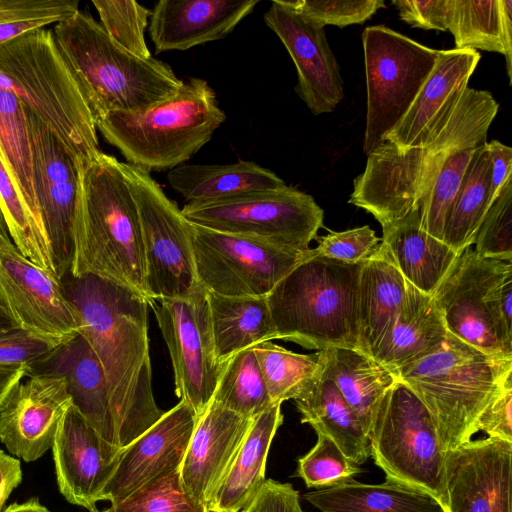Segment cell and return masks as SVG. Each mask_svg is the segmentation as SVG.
<instances>
[{"label": "cell", "instance_id": "obj_1", "mask_svg": "<svg viewBox=\"0 0 512 512\" xmlns=\"http://www.w3.org/2000/svg\"><path fill=\"white\" fill-rule=\"evenodd\" d=\"M78 330L98 357L107 381L117 446L127 447L164 414L154 399L148 337L149 301L95 275L62 279Z\"/></svg>", "mask_w": 512, "mask_h": 512}, {"label": "cell", "instance_id": "obj_2", "mask_svg": "<svg viewBox=\"0 0 512 512\" xmlns=\"http://www.w3.org/2000/svg\"><path fill=\"white\" fill-rule=\"evenodd\" d=\"M499 105L489 91L467 88L439 134L426 146L398 150L383 142L368 156L353 182L349 203L381 224L419 209L447 158L487 143Z\"/></svg>", "mask_w": 512, "mask_h": 512}, {"label": "cell", "instance_id": "obj_3", "mask_svg": "<svg viewBox=\"0 0 512 512\" xmlns=\"http://www.w3.org/2000/svg\"><path fill=\"white\" fill-rule=\"evenodd\" d=\"M78 169L73 258L68 273L98 276L150 302L138 210L121 162L100 152Z\"/></svg>", "mask_w": 512, "mask_h": 512}, {"label": "cell", "instance_id": "obj_4", "mask_svg": "<svg viewBox=\"0 0 512 512\" xmlns=\"http://www.w3.org/2000/svg\"><path fill=\"white\" fill-rule=\"evenodd\" d=\"M0 89L15 95L77 165L102 152L84 90L52 30L34 29L0 45Z\"/></svg>", "mask_w": 512, "mask_h": 512}, {"label": "cell", "instance_id": "obj_5", "mask_svg": "<svg viewBox=\"0 0 512 512\" xmlns=\"http://www.w3.org/2000/svg\"><path fill=\"white\" fill-rule=\"evenodd\" d=\"M313 249V248H312ZM365 261L339 262L312 254L267 296L277 339L318 351L362 350L361 274Z\"/></svg>", "mask_w": 512, "mask_h": 512}, {"label": "cell", "instance_id": "obj_6", "mask_svg": "<svg viewBox=\"0 0 512 512\" xmlns=\"http://www.w3.org/2000/svg\"><path fill=\"white\" fill-rule=\"evenodd\" d=\"M52 32L95 121L109 112H143L175 95L183 84L169 65L131 54L80 9L55 23Z\"/></svg>", "mask_w": 512, "mask_h": 512}, {"label": "cell", "instance_id": "obj_7", "mask_svg": "<svg viewBox=\"0 0 512 512\" xmlns=\"http://www.w3.org/2000/svg\"><path fill=\"white\" fill-rule=\"evenodd\" d=\"M424 404L446 452L471 440L475 423L512 376V359L447 333L431 352L394 373Z\"/></svg>", "mask_w": 512, "mask_h": 512}, {"label": "cell", "instance_id": "obj_8", "mask_svg": "<svg viewBox=\"0 0 512 512\" xmlns=\"http://www.w3.org/2000/svg\"><path fill=\"white\" fill-rule=\"evenodd\" d=\"M225 120L213 88L204 79L190 78L175 95L143 112H109L95 123L127 163L151 172L182 165Z\"/></svg>", "mask_w": 512, "mask_h": 512}, {"label": "cell", "instance_id": "obj_9", "mask_svg": "<svg viewBox=\"0 0 512 512\" xmlns=\"http://www.w3.org/2000/svg\"><path fill=\"white\" fill-rule=\"evenodd\" d=\"M470 247L433 300L449 334L487 354L512 359V261L482 258Z\"/></svg>", "mask_w": 512, "mask_h": 512}, {"label": "cell", "instance_id": "obj_10", "mask_svg": "<svg viewBox=\"0 0 512 512\" xmlns=\"http://www.w3.org/2000/svg\"><path fill=\"white\" fill-rule=\"evenodd\" d=\"M371 457L386 480L445 501V451L432 418L401 381L382 399L368 433Z\"/></svg>", "mask_w": 512, "mask_h": 512}, {"label": "cell", "instance_id": "obj_11", "mask_svg": "<svg viewBox=\"0 0 512 512\" xmlns=\"http://www.w3.org/2000/svg\"><path fill=\"white\" fill-rule=\"evenodd\" d=\"M362 44L367 90L363 150L368 156L403 118L440 50L383 25L365 28Z\"/></svg>", "mask_w": 512, "mask_h": 512}, {"label": "cell", "instance_id": "obj_12", "mask_svg": "<svg viewBox=\"0 0 512 512\" xmlns=\"http://www.w3.org/2000/svg\"><path fill=\"white\" fill-rule=\"evenodd\" d=\"M181 211L193 224L295 250L309 249L324 216L311 195L287 185L212 202L187 203Z\"/></svg>", "mask_w": 512, "mask_h": 512}, {"label": "cell", "instance_id": "obj_13", "mask_svg": "<svg viewBox=\"0 0 512 512\" xmlns=\"http://www.w3.org/2000/svg\"><path fill=\"white\" fill-rule=\"evenodd\" d=\"M121 167L138 210L150 301L190 294L200 284L189 221L150 172L127 162Z\"/></svg>", "mask_w": 512, "mask_h": 512}, {"label": "cell", "instance_id": "obj_14", "mask_svg": "<svg viewBox=\"0 0 512 512\" xmlns=\"http://www.w3.org/2000/svg\"><path fill=\"white\" fill-rule=\"evenodd\" d=\"M198 283L228 297H267L313 249L295 250L189 222Z\"/></svg>", "mask_w": 512, "mask_h": 512}, {"label": "cell", "instance_id": "obj_15", "mask_svg": "<svg viewBox=\"0 0 512 512\" xmlns=\"http://www.w3.org/2000/svg\"><path fill=\"white\" fill-rule=\"evenodd\" d=\"M174 371L176 396L203 414L212 397L223 364L215 356L207 290L199 285L190 294L149 302Z\"/></svg>", "mask_w": 512, "mask_h": 512}, {"label": "cell", "instance_id": "obj_16", "mask_svg": "<svg viewBox=\"0 0 512 512\" xmlns=\"http://www.w3.org/2000/svg\"><path fill=\"white\" fill-rule=\"evenodd\" d=\"M34 166V189L56 276L71 268L79 189L78 165L61 142L26 108Z\"/></svg>", "mask_w": 512, "mask_h": 512}, {"label": "cell", "instance_id": "obj_17", "mask_svg": "<svg viewBox=\"0 0 512 512\" xmlns=\"http://www.w3.org/2000/svg\"><path fill=\"white\" fill-rule=\"evenodd\" d=\"M0 298L17 325L35 335L61 344L79 333L61 280L15 246L0 250Z\"/></svg>", "mask_w": 512, "mask_h": 512}, {"label": "cell", "instance_id": "obj_18", "mask_svg": "<svg viewBox=\"0 0 512 512\" xmlns=\"http://www.w3.org/2000/svg\"><path fill=\"white\" fill-rule=\"evenodd\" d=\"M512 442L488 437L445 452L444 512H511Z\"/></svg>", "mask_w": 512, "mask_h": 512}, {"label": "cell", "instance_id": "obj_19", "mask_svg": "<svg viewBox=\"0 0 512 512\" xmlns=\"http://www.w3.org/2000/svg\"><path fill=\"white\" fill-rule=\"evenodd\" d=\"M263 18L294 62L297 95L313 115L332 112L344 98V85L324 28L304 19L288 0L273 1Z\"/></svg>", "mask_w": 512, "mask_h": 512}, {"label": "cell", "instance_id": "obj_20", "mask_svg": "<svg viewBox=\"0 0 512 512\" xmlns=\"http://www.w3.org/2000/svg\"><path fill=\"white\" fill-rule=\"evenodd\" d=\"M73 404L66 381L55 375H28L0 406V441L26 462L52 448L59 425Z\"/></svg>", "mask_w": 512, "mask_h": 512}, {"label": "cell", "instance_id": "obj_21", "mask_svg": "<svg viewBox=\"0 0 512 512\" xmlns=\"http://www.w3.org/2000/svg\"><path fill=\"white\" fill-rule=\"evenodd\" d=\"M51 449L60 493L69 503L96 512L123 449L105 441L73 404Z\"/></svg>", "mask_w": 512, "mask_h": 512}, {"label": "cell", "instance_id": "obj_22", "mask_svg": "<svg viewBox=\"0 0 512 512\" xmlns=\"http://www.w3.org/2000/svg\"><path fill=\"white\" fill-rule=\"evenodd\" d=\"M480 59L477 50H440L413 103L384 142L401 151L429 144L453 114Z\"/></svg>", "mask_w": 512, "mask_h": 512}, {"label": "cell", "instance_id": "obj_23", "mask_svg": "<svg viewBox=\"0 0 512 512\" xmlns=\"http://www.w3.org/2000/svg\"><path fill=\"white\" fill-rule=\"evenodd\" d=\"M196 421L195 411L182 400L164 412L156 423L122 450L100 501L112 503L123 499L158 475L180 467Z\"/></svg>", "mask_w": 512, "mask_h": 512}, {"label": "cell", "instance_id": "obj_24", "mask_svg": "<svg viewBox=\"0 0 512 512\" xmlns=\"http://www.w3.org/2000/svg\"><path fill=\"white\" fill-rule=\"evenodd\" d=\"M252 422L253 419L213 401L197 417L180 475L187 492L207 508L229 472Z\"/></svg>", "mask_w": 512, "mask_h": 512}, {"label": "cell", "instance_id": "obj_25", "mask_svg": "<svg viewBox=\"0 0 512 512\" xmlns=\"http://www.w3.org/2000/svg\"><path fill=\"white\" fill-rule=\"evenodd\" d=\"M258 0H160L151 10L149 34L156 53L188 50L223 39Z\"/></svg>", "mask_w": 512, "mask_h": 512}, {"label": "cell", "instance_id": "obj_26", "mask_svg": "<svg viewBox=\"0 0 512 512\" xmlns=\"http://www.w3.org/2000/svg\"><path fill=\"white\" fill-rule=\"evenodd\" d=\"M28 375L63 377L73 405L105 441L117 446L105 373L92 347L81 334L58 345L29 367Z\"/></svg>", "mask_w": 512, "mask_h": 512}, {"label": "cell", "instance_id": "obj_27", "mask_svg": "<svg viewBox=\"0 0 512 512\" xmlns=\"http://www.w3.org/2000/svg\"><path fill=\"white\" fill-rule=\"evenodd\" d=\"M381 226L378 249L408 283L432 295L460 254L422 228L419 209Z\"/></svg>", "mask_w": 512, "mask_h": 512}, {"label": "cell", "instance_id": "obj_28", "mask_svg": "<svg viewBox=\"0 0 512 512\" xmlns=\"http://www.w3.org/2000/svg\"><path fill=\"white\" fill-rule=\"evenodd\" d=\"M282 422L281 404L272 405L253 419L229 472L208 507L209 512H240L256 496L266 480L268 452Z\"/></svg>", "mask_w": 512, "mask_h": 512}, {"label": "cell", "instance_id": "obj_29", "mask_svg": "<svg viewBox=\"0 0 512 512\" xmlns=\"http://www.w3.org/2000/svg\"><path fill=\"white\" fill-rule=\"evenodd\" d=\"M447 333L432 295L407 282L406 296L392 330L373 358L395 373L435 349Z\"/></svg>", "mask_w": 512, "mask_h": 512}, {"label": "cell", "instance_id": "obj_30", "mask_svg": "<svg viewBox=\"0 0 512 512\" xmlns=\"http://www.w3.org/2000/svg\"><path fill=\"white\" fill-rule=\"evenodd\" d=\"M167 180L187 203L212 202L286 185L268 168L245 160L224 165H180L169 170Z\"/></svg>", "mask_w": 512, "mask_h": 512}, {"label": "cell", "instance_id": "obj_31", "mask_svg": "<svg viewBox=\"0 0 512 512\" xmlns=\"http://www.w3.org/2000/svg\"><path fill=\"white\" fill-rule=\"evenodd\" d=\"M318 353L324 374L354 409L368 435L382 399L398 381L396 375L361 350L335 347Z\"/></svg>", "mask_w": 512, "mask_h": 512}, {"label": "cell", "instance_id": "obj_32", "mask_svg": "<svg viewBox=\"0 0 512 512\" xmlns=\"http://www.w3.org/2000/svg\"><path fill=\"white\" fill-rule=\"evenodd\" d=\"M407 281L377 248L361 274L360 334L364 353L373 357L390 334L404 302Z\"/></svg>", "mask_w": 512, "mask_h": 512}, {"label": "cell", "instance_id": "obj_33", "mask_svg": "<svg viewBox=\"0 0 512 512\" xmlns=\"http://www.w3.org/2000/svg\"><path fill=\"white\" fill-rule=\"evenodd\" d=\"M215 356L234 354L277 339L267 297H228L207 291Z\"/></svg>", "mask_w": 512, "mask_h": 512}, {"label": "cell", "instance_id": "obj_34", "mask_svg": "<svg viewBox=\"0 0 512 512\" xmlns=\"http://www.w3.org/2000/svg\"><path fill=\"white\" fill-rule=\"evenodd\" d=\"M295 404L301 422L330 438L351 461L360 465L371 457L370 441L358 415L324 370L312 390Z\"/></svg>", "mask_w": 512, "mask_h": 512}, {"label": "cell", "instance_id": "obj_35", "mask_svg": "<svg viewBox=\"0 0 512 512\" xmlns=\"http://www.w3.org/2000/svg\"><path fill=\"white\" fill-rule=\"evenodd\" d=\"M303 498L321 512H444L434 497L387 480L374 485L352 478Z\"/></svg>", "mask_w": 512, "mask_h": 512}, {"label": "cell", "instance_id": "obj_36", "mask_svg": "<svg viewBox=\"0 0 512 512\" xmlns=\"http://www.w3.org/2000/svg\"><path fill=\"white\" fill-rule=\"evenodd\" d=\"M491 175L492 164L485 144L474 149L445 224L443 242L459 254L474 243L492 204Z\"/></svg>", "mask_w": 512, "mask_h": 512}, {"label": "cell", "instance_id": "obj_37", "mask_svg": "<svg viewBox=\"0 0 512 512\" xmlns=\"http://www.w3.org/2000/svg\"><path fill=\"white\" fill-rule=\"evenodd\" d=\"M0 155L26 209L44 230L35 196L33 156L25 107L15 95L3 89H0Z\"/></svg>", "mask_w": 512, "mask_h": 512}, {"label": "cell", "instance_id": "obj_38", "mask_svg": "<svg viewBox=\"0 0 512 512\" xmlns=\"http://www.w3.org/2000/svg\"><path fill=\"white\" fill-rule=\"evenodd\" d=\"M252 348L272 404L303 398L312 390L324 370V362L318 352L299 354L272 341Z\"/></svg>", "mask_w": 512, "mask_h": 512}, {"label": "cell", "instance_id": "obj_39", "mask_svg": "<svg viewBox=\"0 0 512 512\" xmlns=\"http://www.w3.org/2000/svg\"><path fill=\"white\" fill-rule=\"evenodd\" d=\"M212 401L250 419L274 405L253 348L234 354L223 364Z\"/></svg>", "mask_w": 512, "mask_h": 512}, {"label": "cell", "instance_id": "obj_40", "mask_svg": "<svg viewBox=\"0 0 512 512\" xmlns=\"http://www.w3.org/2000/svg\"><path fill=\"white\" fill-rule=\"evenodd\" d=\"M0 211L16 249L34 264L56 275L47 236L26 209L1 155Z\"/></svg>", "mask_w": 512, "mask_h": 512}, {"label": "cell", "instance_id": "obj_41", "mask_svg": "<svg viewBox=\"0 0 512 512\" xmlns=\"http://www.w3.org/2000/svg\"><path fill=\"white\" fill-rule=\"evenodd\" d=\"M456 49L504 55L498 0H449L448 30Z\"/></svg>", "mask_w": 512, "mask_h": 512}, {"label": "cell", "instance_id": "obj_42", "mask_svg": "<svg viewBox=\"0 0 512 512\" xmlns=\"http://www.w3.org/2000/svg\"><path fill=\"white\" fill-rule=\"evenodd\" d=\"M113 512H209L185 489L180 467L164 472L128 496L112 502Z\"/></svg>", "mask_w": 512, "mask_h": 512}, {"label": "cell", "instance_id": "obj_43", "mask_svg": "<svg viewBox=\"0 0 512 512\" xmlns=\"http://www.w3.org/2000/svg\"><path fill=\"white\" fill-rule=\"evenodd\" d=\"M475 148L450 155L419 205L422 228L443 241L447 216Z\"/></svg>", "mask_w": 512, "mask_h": 512}, {"label": "cell", "instance_id": "obj_44", "mask_svg": "<svg viewBox=\"0 0 512 512\" xmlns=\"http://www.w3.org/2000/svg\"><path fill=\"white\" fill-rule=\"evenodd\" d=\"M100 24L108 35L131 54L148 59L145 30L151 10L134 0H93Z\"/></svg>", "mask_w": 512, "mask_h": 512}, {"label": "cell", "instance_id": "obj_45", "mask_svg": "<svg viewBox=\"0 0 512 512\" xmlns=\"http://www.w3.org/2000/svg\"><path fill=\"white\" fill-rule=\"evenodd\" d=\"M316 444L298 459L296 475L309 488L331 487L352 479L362 472L327 436L317 434Z\"/></svg>", "mask_w": 512, "mask_h": 512}, {"label": "cell", "instance_id": "obj_46", "mask_svg": "<svg viewBox=\"0 0 512 512\" xmlns=\"http://www.w3.org/2000/svg\"><path fill=\"white\" fill-rule=\"evenodd\" d=\"M473 244L482 258L512 261V180L491 204Z\"/></svg>", "mask_w": 512, "mask_h": 512}, {"label": "cell", "instance_id": "obj_47", "mask_svg": "<svg viewBox=\"0 0 512 512\" xmlns=\"http://www.w3.org/2000/svg\"><path fill=\"white\" fill-rule=\"evenodd\" d=\"M289 4L307 21L324 28L362 24L385 7L382 0H294Z\"/></svg>", "mask_w": 512, "mask_h": 512}, {"label": "cell", "instance_id": "obj_48", "mask_svg": "<svg viewBox=\"0 0 512 512\" xmlns=\"http://www.w3.org/2000/svg\"><path fill=\"white\" fill-rule=\"evenodd\" d=\"M315 240L318 243L313 248L316 255L349 264L366 261L380 244V238L368 225L340 232L329 231Z\"/></svg>", "mask_w": 512, "mask_h": 512}, {"label": "cell", "instance_id": "obj_49", "mask_svg": "<svg viewBox=\"0 0 512 512\" xmlns=\"http://www.w3.org/2000/svg\"><path fill=\"white\" fill-rule=\"evenodd\" d=\"M58 345L21 327L0 331V365H24L28 369Z\"/></svg>", "mask_w": 512, "mask_h": 512}, {"label": "cell", "instance_id": "obj_50", "mask_svg": "<svg viewBox=\"0 0 512 512\" xmlns=\"http://www.w3.org/2000/svg\"><path fill=\"white\" fill-rule=\"evenodd\" d=\"M78 0H0V22L48 18L58 23L79 10Z\"/></svg>", "mask_w": 512, "mask_h": 512}, {"label": "cell", "instance_id": "obj_51", "mask_svg": "<svg viewBox=\"0 0 512 512\" xmlns=\"http://www.w3.org/2000/svg\"><path fill=\"white\" fill-rule=\"evenodd\" d=\"M475 429L491 438L512 442V376L479 415Z\"/></svg>", "mask_w": 512, "mask_h": 512}, {"label": "cell", "instance_id": "obj_52", "mask_svg": "<svg viewBox=\"0 0 512 512\" xmlns=\"http://www.w3.org/2000/svg\"><path fill=\"white\" fill-rule=\"evenodd\" d=\"M400 18L425 30H448L449 0H394Z\"/></svg>", "mask_w": 512, "mask_h": 512}, {"label": "cell", "instance_id": "obj_53", "mask_svg": "<svg viewBox=\"0 0 512 512\" xmlns=\"http://www.w3.org/2000/svg\"><path fill=\"white\" fill-rule=\"evenodd\" d=\"M242 512H304L299 493L290 483L266 479Z\"/></svg>", "mask_w": 512, "mask_h": 512}, {"label": "cell", "instance_id": "obj_54", "mask_svg": "<svg viewBox=\"0 0 512 512\" xmlns=\"http://www.w3.org/2000/svg\"><path fill=\"white\" fill-rule=\"evenodd\" d=\"M486 148L492 164L490 195L493 203L506 184L512 180V148L498 140L487 142Z\"/></svg>", "mask_w": 512, "mask_h": 512}, {"label": "cell", "instance_id": "obj_55", "mask_svg": "<svg viewBox=\"0 0 512 512\" xmlns=\"http://www.w3.org/2000/svg\"><path fill=\"white\" fill-rule=\"evenodd\" d=\"M22 481V469L18 458L5 453L0 449V512L11 495L12 491Z\"/></svg>", "mask_w": 512, "mask_h": 512}, {"label": "cell", "instance_id": "obj_56", "mask_svg": "<svg viewBox=\"0 0 512 512\" xmlns=\"http://www.w3.org/2000/svg\"><path fill=\"white\" fill-rule=\"evenodd\" d=\"M501 21V40L504 49L506 72L512 85V1L498 0Z\"/></svg>", "mask_w": 512, "mask_h": 512}, {"label": "cell", "instance_id": "obj_57", "mask_svg": "<svg viewBox=\"0 0 512 512\" xmlns=\"http://www.w3.org/2000/svg\"><path fill=\"white\" fill-rule=\"evenodd\" d=\"M49 24H55V21L48 18H28L0 22V45Z\"/></svg>", "mask_w": 512, "mask_h": 512}, {"label": "cell", "instance_id": "obj_58", "mask_svg": "<svg viewBox=\"0 0 512 512\" xmlns=\"http://www.w3.org/2000/svg\"><path fill=\"white\" fill-rule=\"evenodd\" d=\"M24 365H0V406L12 387L27 376Z\"/></svg>", "mask_w": 512, "mask_h": 512}, {"label": "cell", "instance_id": "obj_59", "mask_svg": "<svg viewBox=\"0 0 512 512\" xmlns=\"http://www.w3.org/2000/svg\"><path fill=\"white\" fill-rule=\"evenodd\" d=\"M2 512H50L43 506L37 497L30 498L22 503L14 502L5 507Z\"/></svg>", "mask_w": 512, "mask_h": 512}, {"label": "cell", "instance_id": "obj_60", "mask_svg": "<svg viewBox=\"0 0 512 512\" xmlns=\"http://www.w3.org/2000/svg\"><path fill=\"white\" fill-rule=\"evenodd\" d=\"M19 327L0 298V331Z\"/></svg>", "mask_w": 512, "mask_h": 512}, {"label": "cell", "instance_id": "obj_61", "mask_svg": "<svg viewBox=\"0 0 512 512\" xmlns=\"http://www.w3.org/2000/svg\"><path fill=\"white\" fill-rule=\"evenodd\" d=\"M12 246H14V244L10 238L7 225L0 211V250Z\"/></svg>", "mask_w": 512, "mask_h": 512}, {"label": "cell", "instance_id": "obj_62", "mask_svg": "<svg viewBox=\"0 0 512 512\" xmlns=\"http://www.w3.org/2000/svg\"><path fill=\"white\" fill-rule=\"evenodd\" d=\"M96 512H113L112 509L109 507L108 509H105L103 511L97 510Z\"/></svg>", "mask_w": 512, "mask_h": 512}]
</instances>
